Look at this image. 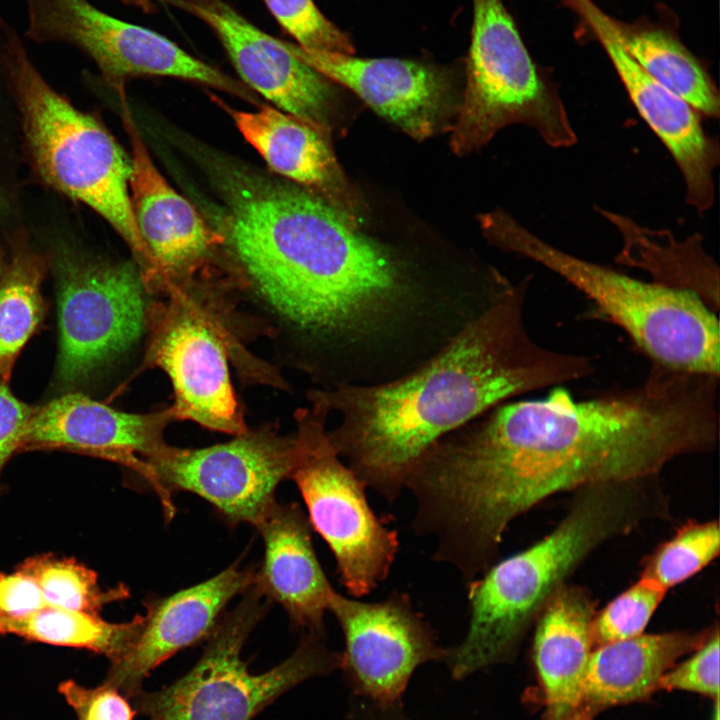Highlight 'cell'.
<instances>
[{
  "mask_svg": "<svg viewBox=\"0 0 720 720\" xmlns=\"http://www.w3.org/2000/svg\"><path fill=\"white\" fill-rule=\"evenodd\" d=\"M176 420L172 407L156 413L115 410L82 394H65L34 409L21 451L65 450L130 468L158 493L145 461L167 443L164 428Z\"/></svg>",
  "mask_w": 720,
  "mask_h": 720,
  "instance_id": "d6986e66",
  "label": "cell"
},
{
  "mask_svg": "<svg viewBox=\"0 0 720 720\" xmlns=\"http://www.w3.org/2000/svg\"><path fill=\"white\" fill-rule=\"evenodd\" d=\"M34 409L0 381V491L3 468L14 453L21 451Z\"/></svg>",
  "mask_w": 720,
  "mask_h": 720,
  "instance_id": "d590c367",
  "label": "cell"
},
{
  "mask_svg": "<svg viewBox=\"0 0 720 720\" xmlns=\"http://www.w3.org/2000/svg\"><path fill=\"white\" fill-rule=\"evenodd\" d=\"M255 581V573L236 564L197 585L145 603L141 631L132 647L111 664L104 678L129 700L164 661L182 649L207 640L220 614Z\"/></svg>",
  "mask_w": 720,
  "mask_h": 720,
  "instance_id": "ffe728a7",
  "label": "cell"
},
{
  "mask_svg": "<svg viewBox=\"0 0 720 720\" xmlns=\"http://www.w3.org/2000/svg\"><path fill=\"white\" fill-rule=\"evenodd\" d=\"M593 601L575 587H559L541 610L533 659L546 704V720H562L581 703L586 668L594 649Z\"/></svg>",
  "mask_w": 720,
  "mask_h": 720,
  "instance_id": "603a6c76",
  "label": "cell"
},
{
  "mask_svg": "<svg viewBox=\"0 0 720 720\" xmlns=\"http://www.w3.org/2000/svg\"><path fill=\"white\" fill-rule=\"evenodd\" d=\"M559 1L601 44L632 104L671 154L684 179L686 203L699 213L709 210L715 200L720 145L705 130L701 114L642 69L620 42L616 20L592 0Z\"/></svg>",
  "mask_w": 720,
  "mask_h": 720,
  "instance_id": "9a60e30c",
  "label": "cell"
},
{
  "mask_svg": "<svg viewBox=\"0 0 720 720\" xmlns=\"http://www.w3.org/2000/svg\"><path fill=\"white\" fill-rule=\"evenodd\" d=\"M123 95L122 120L131 146L130 197L151 266L145 285L184 287L224 238L157 169Z\"/></svg>",
  "mask_w": 720,
  "mask_h": 720,
  "instance_id": "e0dca14e",
  "label": "cell"
},
{
  "mask_svg": "<svg viewBox=\"0 0 720 720\" xmlns=\"http://www.w3.org/2000/svg\"><path fill=\"white\" fill-rule=\"evenodd\" d=\"M719 548L718 521L689 522L648 557L641 577L668 591L713 561Z\"/></svg>",
  "mask_w": 720,
  "mask_h": 720,
  "instance_id": "f546056e",
  "label": "cell"
},
{
  "mask_svg": "<svg viewBox=\"0 0 720 720\" xmlns=\"http://www.w3.org/2000/svg\"><path fill=\"white\" fill-rule=\"evenodd\" d=\"M25 36L37 43H65L85 53L105 81L124 92L128 80L166 76L196 82L257 104L242 82L192 56L169 38L118 19L89 0H24Z\"/></svg>",
  "mask_w": 720,
  "mask_h": 720,
  "instance_id": "30bf717a",
  "label": "cell"
},
{
  "mask_svg": "<svg viewBox=\"0 0 720 720\" xmlns=\"http://www.w3.org/2000/svg\"><path fill=\"white\" fill-rule=\"evenodd\" d=\"M256 528L265 554L254 584L285 609L302 633L325 632L324 616L335 589L316 556L307 516L296 504L275 502Z\"/></svg>",
  "mask_w": 720,
  "mask_h": 720,
  "instance_id": "7402d4cb",
  "label": "cell"
},
{
  "mask_svg": "<svg viewBox=\"0 0 720 720\" xmlns=\"http://www.w3.org/2000/svg\"><path fill=\"white\" fill-rule=\"evenodd\" d=\"M295 413L298 456L291 473L313 528L326 542L340 583L351 597L362 598L389 575L399 551L397 532L372 509L366 485L332 445L326 407Z\"/></svg>",
  "mask_w": 720,
  "mask_h": 720,
  "instance_id": "9c48e42d",
  "label": "cell"
},
{
  "mask_svg": "<svg viewBox=\"0 0 720 720\" xmlns=\"http://www.w3.org/2000/svg\"><path fill=\"white\" fill-rule=\"evenodd\" d=\"M163 1L213 30L251 91L330 134L338 116L336 92L325 76L292 54L283 40L260 30L223 0Z\"/></svg>",
  "mask_w": 720,
  "mask_h": 720,
  "instance_id": "2e32d148",
  "label": "cell"
},
{
  "mask_svg": "<svg viewBox=\"0 0 720 720\" xmlns=\"http://www.w3.org/2000/svg\"><path fill=\"white\" fill-rule=\"evenodd\" d=\"M144 622L137 614L129 622L111 623L84 611L47 606L35 614L0 623V634L30 641L87 649L118 662L134 644Z\"/></svg>",
  "mask_w": 720,
  "mask_h": 720,
  "instance_id": "4316f807",
  "label": "cell"
},
{
  "mask_svg": "<svg viewBox=\"0 0 720 720\" xmlns=\"http://www.w3.org/2000/svg\"><path fill=\"white\" fill-rule=\"evenodd\" d=\"M719 376L652 363L637 385L510 400L436 441L406 483L413 523L462 575L496 561L509 525L575 488L654 479L719 440Z\"/></svg>",
  "mask_w": 720,
  "mask_h": 720,
  "instance_id": "6da1fadb",
  "label": "cell"
},
{
  "mask_svg": "<svg viewBox=\"0 0 720 720\" xmlns=\"http://www.w3.org/2000/svg\"><path fill=\"white\" fill-rule=\"evenodd\" d=\"M60 351L57 379L88 380L146 328L147 290L137 265L64 256L56 266Z\"/></svg>",
  "mask_w": 720,
  "mask_h": 720,
  "instance_id": "7c38bea8",
  "label": "cell"
},
{
  "mask_svg": "<svg viewBox=\"0 0 720 720\" xmlns=\"http://www.w3.org/2000/svg\"><path fill=\"white\" fill-rule=\"evenodd\" d=\"M267 600L251 585L219 620L201 658L185 675L130 699L136 712L148 720H251L298 684L341 668L342 655L327 647L325 632H306L284 661L264 673H251L241 652Z\"/></svg>",
  "mask_w": 720,
  "mask_h": 720,
  "instance_id": "52a82bcc",
  "label": "cell"
},
{
  "mask_svg": "<svg viewBox=\"0 0 720 720\" xmlns=\"http://www.w3.org/2000/svg\"><path fill=\"white\" fill-rule=\"evenodd\" d=\"M223 186L224 243L309 350L323 388L394 379L444 342L461 304L446 271L297 184L240 173Z\"/></svg>",
  "mask_w": 720,
  "mask_h": 720,
  "instance_id": "7a4b0ae2",
  "label": "cell"
},
{
  "mask_svg": "<svg viewBox=\"0 0 720 720\" xmlns=\"http://www.w3.org/2000/svg\"><path fill=\"white\" fill-rule=\"evenodd\" d=\"M278 23L296 40L309 49L354 53L348 37L320 12L313 0H264Z\"/></svg>",
  "mask_w": 720,
  "mask_h": 720,
  "instance_id": "1f68e13d",
  "label": "cell"
},
{
  "mask_svg": "<svg viewBox=\"0 0 720 720\" xmlns=\"http://www.w3.org/2000/svg\"><path fill=\"white\" fill-rule=\"evenodd\" d=\"M19 568L36 580L48 606L99 615L108 603L128 596L123 585L103 590L97 574L71 558L41 554L24 560Z\"/></svg>",
  "mask_w": 720,
  "mask_h": 720,
  "instance_id": "f1b7e54d",
  "label": "cell"
},
{
  "mask_svg": "<svg viewBox=\"0 0 720 720\" xmlns=\"http://www.w3.org/2000/svg\"><path fill=\"white\" fill-rule=\"evenodd\" d=\"M58 690L73 708L78 720H133L137 714L129 699L105 682L89 688L74 680H66Z\"/></svg>",
  "mask_w": 720,
  "mask_h": 720,
  "instance_id": "836d02e7",
  "label": "cell"
},
{
  "mask_svg": "<svg viewBox=\"0 0 720 720\" xmlns=\"http://www.w3.org/2000/svg\"><path fill=\"white\" fill-rule=\"evenodd\" d=\"M0 59L16 92L42 177L102 216L128 245L147 279L150 259L130 197L131 158L98 120L76 109L48 84L19 34L1 15Z\"/></svg>",
  "mask_w": 720,
  "mask_h": 720,
  "instance_id": "8992f818",
  "label": "cell"
},
{
  "mask_svg": "<svg viewBox=\"0 0 720 720\" xmlns=\"http://www.w3.org/2000/svg\"><path fill=\"white\" fill-rule=\"evenodd\" d=\"M479 223L493 245L545 267L582 292L597 317L621 328L651 363L719 376L718 317L695 296L567 253L502 209L480 215Z\"/></svg>",
  "mask_w": 720,
  "mask_h": 720,
  "instance_id": "5b68a950",
  "label": "cell"
},
{
  "mask_svg": "<svg viewBox=\"0 0 720 720\" xmlns=\"http://www.w3.org/2000/svg\"><path fill=\"white\" fill-rule=\"evenodd\" d=\"M644 481L584 488L559 525L528 548L495 561L466 583L468 629L447 648L452 676L512 656L528 626L566 577L600 544L630 531L658 509Z\"/></svg>",
  "mask_w": 720,
  "mask_h": 720,
  "instance_id": "277c9868",
  "label": "cell"
},
{
  "mask_svg": "<svg viewBox=\"0 0 720 720\" xmlns=\"http://www.w3.org/2000/svg\"><path fill=\"white\" fill-rule=\"evenodd\" d=\"M719 641L716 626L686 660L675 664L663 675L659 688L695 692L718 699Z\"/></svg>",
  "mask_w": 720,
  "mask_h": 720,
  "instance_id": "d6a6232c",
  "label": "cell"
},
{
  "mask_svg": "<svg viewBox=\"0 0 720 720\" xmlns=\"http://www.w3.org/2000/svg\"><path fill=\"white\" fill-rule=\"evenodd\" d=\"M328 611L344 637L341 668L353 690L381 708L399 704L418 666L446 655L408 593L367 602L335 591Z\"/></svg>",
  "mask_w": 720,
  "mask_h": 720,
  "instance_id": "5bb4252c",
  "label": "cell"
},
{
  "mask_svg": "<svg viewBox=\"0 0 720 720\" xmlns=\"http://www.w3.org/2000/svg\"><path fill=\"white\" fill-rule=\"evenodd\" d=\"M215 102L274 172L319 195L361 228L368 207L339 165L330 134L274 106L247 112Z\"/></svg>",
  "mask_w": 720,
  "mask_h": 720,
  "instance_id": "44dd1931",
  "label": "cell"
},
{
  "mask_svg": "<svg viewBox=\"0 0 720 720\" xmlns=\"http://www.w3.org/2000/svg\"><path fill=\"white\" fill-rule=\"evenodd\" d=\"M620 42L642 69L663 87L717 119V86L702 63L671 33L656 27L616 20Z\"/></svg>",
  "mask_w": 720,
  "mask_h": 720,
  "instance_id": "484cf974",
  "label": "cell"
},
{
  "mask_svg": "<svg viewBox=\"0 0 720 720\" xmlns=\"http://www.w3.org/2000/svg\"><path fill=\"white\" fill-rule=\"evenodd\" d=\"M594 713L591 709L580 706L562 720H591Z\"/></svg>",
  "mask_w": 720,
  "mask_h": 720,
  "instance_id": "8d00e7d4",
  "label": "cell"
},
{
  "mask_svg": "<svg viewBox=\"0 0 720 720\" xmlns=\"http://www.w3.org/2000/svg\"><path fill=\"white\" fill-rule=\"evenodd\" d=\"M45 267L26 250L0 251V378L8 382L22 348L46 313L41 294Z\"/></svg>",
  "mask_w": 720,
  "mask_h": 720,
  "instance_id": "83f0119b",
  "label": "cell"
},
{
  "mask_svg": "<svg viewBox=\"0 0 720 720\" xmlns=\"http://www.w3.org/2000/svg\"><path fill=\"white\" fill-rule=\"evenodd\" d=\"M666 593L654 581L640 577L595 614L592 623L594 647L643 634Z\"/></svg>",
  "mask_w": 720,
  "mask_h": 720,
  "instance_id": "4dcf8cb0",
  "label": "cell"
},
{
  "mask_svg": "<svg viewBox=\"0 0 720 720\" xmlns=\"http://www.w3.org/2000/svg\"><path fill=\"white\" fill-rule=\"evenodd\" d=\"M521 124L552 148L578 141L558 88L530 56L501 0H474L467 84L452 128L453 152L480 150L501 129Z\"/></svg>",
  "mask_w": 720,
  "mask_h": 720,
  "instance_id": "ba28073f",
  "label": "cell"
},
{
  "mask_svg": "<svg viewBox=\"0 0 720 720\" xmlns=\"http://www.w3.org/2000/svg\"><path fill=\"white\" fill-rule=\"evenodd\" d=\"M296 57L357 94L375 112L422 141L445 128L459 104L440 70L401 59H362L283 40ZM457 115V114H456Z\"/></svg>",
  "mask_w": 720,
  "mask_h": 720,
  "instance_id": "ac0fdd59",
  "label": "cell"
},
{
  "mask_svg": "<svg viewBox=\"0 0 720 720\" xmlns=\"http://www.w3.org/2000/svg\"><path fill=\"white\" fill-rule=\"evenodd\" d=\"M531 276L513 284L436 354L374 385L313 388L310 401L336 413L327 430L342 460L388 503L439 439L523 394L564 386L595 371L582 354L538 343L525 322Z\"/></svg>",
  "mask_w": 720,
  "mask_h": 720,
  "instance_id": "3957f363",
  "label": "cell"
},
{
  "mask_svg": "<svg viewBox=\"0 0 720 720\" xmlns=\"http://www.w3.org/2000/svg\"><path fill=\"white\" fill-rule=\"evenodd\" d=\"M711 631L641 634L594 647L580 706L597 712L648 697L680 657L697 649Z\"/></svg>",
  "mask_w": 720,
  "mask_h": 720,
  "instance_id": "cb8c5ba5",
  "label": "cell"
},
{
  "mask_svg": "<svg viewBox=\"0 0 720 720\" xmlns=\"http://www.w3.org/2000/svg\"><path fill=\"white\" fill-rule=\"evenodd\" d=\"M166 301L147 307L148 366L170 377L176 420L240 434L247 428L231 384L227 345L221 327L183 287L168 290Z\"/></svg>",
  "mask_w": 720,
  "mask_h": 720,
  "instance_id": "4fadbf2b",
  "label": "cell"
},
{
  "mask_svg": "<svg viewBox=\"0 0 720 720\" xmlns=\"http://www.w3.org/2000/svg\"><path fill=\"white\" fill-rule=\"evenodd\" d=\"M619 231L622 247L615 262L645 271L650 281L698 298L719 311V267L703 246L699 233L678 240L664 229H651L619 213L598 209Z\"/></svg>",
  "mask_w": 720,
  "mask_h": 720,
  "instance_id": "d4e9b609",
  "label": "cell"
},
{
  "mask_svg": "<svg viewBox=\"0 0 720 720\" xmlns=\"http://www.w3.org/2000/svg\"><path fill=\"white\" fill-rule=\"evenodd\" d=\"M36 580L19 567L0 572V623L29 617L47 607Z\"/></svg>",
  "mask_w": 720,
  "mask_h": 720,
  "instance_id": "e575fe53",
  "label": "cell"
},
{
  "mask_svg": "<svg viewBox=\"0 0 720 720\" xmlns=\"http://www.w3.org/2000/svg\"><path fill=\"white\" fill-rule=\"evenodd\" d=\"M297 456L295 433L279 435L263 427L205 448L166 444L145 461L167 518L175 513L172 491L184 490L207 500L231 522L256 526L276 502L278 484L290 479Z\"/></svg>",
  "mask_w": 720,
  "mask_h": 720,
  "instance_id": "8fae6325",
  "label": "cell"
}]
</instances>
